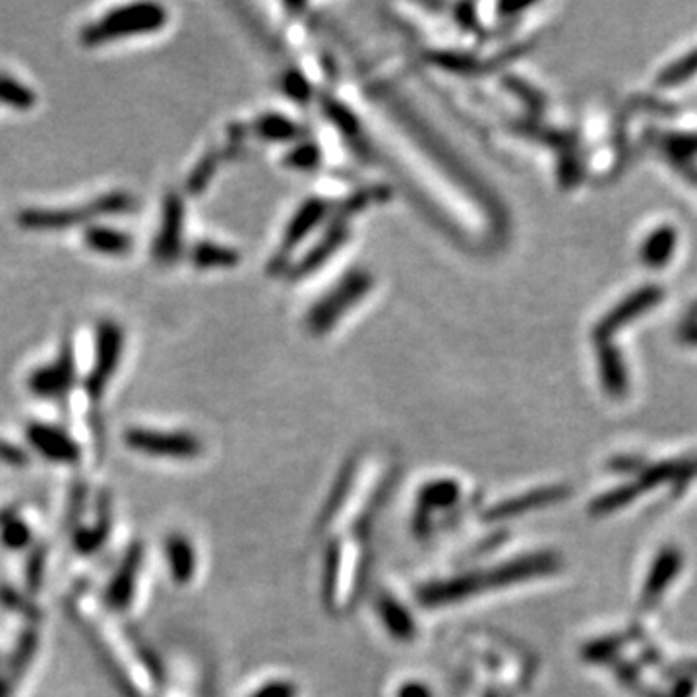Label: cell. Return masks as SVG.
<instances>
[{"label":"cell","instance_id":"f546056e","mask_svg":"<svg viewBox=\"0 0 697 697\" xmlns=\"http://www.w3.org/2000/svg\"><path fill=\"white\" fill-rule=\"evenodd\" d=\"M0 463L14 469H24L30 463V454L8 440H0Z\"/></svg>","mask_w":697,"mask_h":697},{"label":"cell","instance_id":"7402d4cb","mask_svg":"<svg viewBox=\"0 0 697 697\" xmlns=\"http://www.w3.org/2000/svg\"><path fill=\"white\" fill-rule=\"evenodd\" d=\"M461 488L452 479H438L421 488L419 492V506L421 516H428L432 510H446L452 508L459 500Z\"/></svg>","mask_w":697,"mask_h":697},{"label":"cell","instance_id":"2e32d148","mask_svg":"<svg viewBox=\"0 0 697 697\" xmlns=\"http://www.w3.org/2000/svg\"><path fill=\"white\" fill-rule=\"evenodd\" d=\"M82 241L90 252H95L99 256H111V258H121L132 252L134 239L126 231H121L111 225L103 223H93L84 229Z\"/></svg>","mask_w":697,"mask_h":697},{"label":"cell","instance_id":"5b68a950","mask_svg":"<svg viewBox=\"0 0 697 697\" xmlns=\"http://www.w3.org/2000/svg\"><path fill=\"white\" fill-rule=\"evenodd\" d=\"M374 279L366 270H353L347 273L334 289L324 295L308 312V330L312 334L322 335L330 332L335 322L353 306L363 301L364 295L372 289Z\"/></svg>","mask_w":697,"mask_h":697},{"label":"cell","instance_id":"e0dca14e","mask_svg":"<svg viewBox=\"0 0 697 697\" xmlns=\"http://www.w3.org/2000/svg\"><path fill=\"white\" fill-rule=\"evenodd\" d=\"M39 643H41V637H39V632L37 628L31 624L28 628H24L20 632V636L16 637V643H14V649L8 657V663H6V678L14 690V686H18L22 682V678L28 674L35 657H37V651H39Z\"/></svg>","mask_w":697,"mask_h":697},{"label":"cell","instance_id":"9a60e30c","mask_svg":"<svg viewBox=\"0 0 697 697\" xmlns=\"http://www.w3.org/2000/svg\"><path fill=\"white\" fill-rule=\"evenodd\" d=\"M113 529V510H111V496L107 492L99 494L97 500V519L90 527H78L72 533V546L78 554L90 556L95 554L101 546L107 543Z\"/></svg>","mask_w":697,"mask_h":697},{"label":"cell","instance_id":"277c9868","mask_svg":"<svg viewBox=\"0 0 697 697\" xmlns=\"http://www.w3.org/2000/svg\"><path fill=\"white\" fill-rule=\"evenodd\" d=\"M124 353V332L113 318H103L95 326V345L90 370L82 382L91 403H99L115 378Z\"/></svg>","mask_w":697,"mask_h":697},{"label":"cell","instance_id":"8992f818","mask_svg":"<svg viewBox=\"0 0 697 697\" xmlns=\"http://www.w3.org/2000/svg\"><path fill=\"white\" fill-rule=\"evenodd\" d=\"M78 384V363L72 335L62 337L61 347L51 363L33 368L26 380L31 395L49 401H64Z\"/></svg>","mask_w":697,"mask_h":697},{"label":"cell","instance_id":"4dcf8cb0","mask_svg":"<svg viewBox=\"0 0 697 697\" xmlns=\"http://www.w3.org/2000/svg\"><path fill=\"white\" fill-rule=\"evenodd\" d=\"M320 161V150L314 144H303L289 153V163L297 169H314Z\"/></svg>","mask_w":697,"mask_h":697},{"label":"cell","instance_id":"44dd1931","mask_svg":"<svg viewBox=\"0 0 697 697\" xmlns=\"http://www.w3.org/2000/svg\"><path fill=\"white\" fill-rule=\"evenodd\" d=\"M682 566V558L678 552L674 550H667L659 556V560L655 562L653 566V572L651 576L647 579L645 583V589H643V599L645 603H651L655 599L661 597V593L665 591V587H668V583L676 577L678 570Z\"/></svg>","mask_w":697,"mask_h":697},{"label":"cell","instance_id":"52a82bcc","mask_svg":"<svg viewBox=\"0 0 697 697\" xmlns=\"http://www.w3.org/2000/svg\"><path fill=\"white\" fill-rule=\"evenodd\" d=\"M363 552L359 543H334L326 558V591L328 603L335 610L347 607L353 599L361 574Z\"/></svg>","mask_w":697,"mask_h":697},{"label":"cell","instance_id":"ba28073f","mask_svg":"<svg viewBox=\"0 0 697 697\" xmlns=\"http://www.w3.org/2000/svg\"><path fill=\"white\" fill-rule=\"evenodd\" d=\"M124 444L140 454L171 459H192L202 454V444L190 432H165L132 426L124 432Z\"/></svg>","mask_w":697,"mask_h":697},{"label":"cell","instance_id":"cb8c5ba5","mask_svg":"<svg viewBox=\"0 0 697 697\" xmlns=\"http://www.w3.org/2000/svg\"><path fill=\"white\" fill-rule=\"evenodd\" d=\"M192 262L196 268H233L239 262V254L219 244L198 243L192 250Z\"/></svg>","mask_w":697,"mask_h":697},{"label":"cell","instance_id":"d6986e66","mask_svg":"<svg viewBox=\"0 0 697 697\" xmlns=\"http://www.w3.org/2000/svg\"><path fill=\"white\" fill-rule=\"evenodd\" d=\"M165 558L169 572L177 583H188L196 572V554L190 541L182 535H171L165 543Z\"/></svg>","mask_w":697,"mask_h":697},{"label":"cell","instance_id":"d4e9b609","mask_svg":"<svg viewBox=\"0 0 697 697\" xmlns=\"http://www.w3.org/2000/svg\"><path fill=\"white\" fill-rule=\"evenodd\" d=\"M0 541L10 550H24L31 546L33 533L24 519L12 512H4L0 514Z\"/></svg>","mask_w":697,"mask_h":697},{"label":"cell","instance_id":"4fadbf2b","mask_svg":"<svg viewBox=\"0 0 697 697\" xmlns=\"http://www.w3.org/2000/svg\"><path fill=\"white\" fill-rule=\"evenodd\" d=\"M568 488L564 486H546V488H537L531 490L527 494H521L510 500H502L494 506H490L485 512L486 521H502V519H510V517L523 516L531 510H539L550 506L562 498H566Z\"/></svg>","mask_w":697,"mask_h":697},{"label":"cell","instance_id":"ffe728a7","mask_svg":"<svg viewBox=\"0 0 697 697\" xmlns=\"http://www.w3.org/2000/svg\"><path fill=\"white\" fill-rule=\"evenodd\" d=\"M0 105L12 111L28 113L37 105V93L14 74L0 70Z\"/></svg>","mask_w":697,"mask_h":697},{"label":"cell","instance_id":"8fae6325","mask_svg":"<svg viewBox=\"0 0 697 697\" xmlns=\"http://www.w3.org/2000/svg\"><path fill=\"white\" fill-rule=\"evenodd\" d=\"M182 227H184V206L181 196L169 192L163 202V215L159 233L153 239L152 256L159 264L175 262L181 254Z\"/></svg>","mask_w":697,"mask_h":697},{"label":"cell","instance_id":"484cf974","mask_svg":"<svg viewBox=\"0 0 697 697\" xmlns=\"http://www.w3.org/2000/svg\"><path fill=\"white\" fill-rule=\"evenodd\" d=\"M0 605L24 616L30 622H39L43 612L31 601L30 593H22L10 585H0Z\"/></svg>","mask_w":697,"mask_h":697},{"label":"cell","instance_id":"7c38bea8","mask_svg":"<svg viewBox=\"0 0 697 697\" xmlns=\"http://www.w3.org/2000/svg\"><path fill=\"white\" fill-rule=\"evenodd\" d=\"M142 562H144V545L136 541L126 548L115 576L105 589L103 599H105V605L111 610L122 612L130 607L134 599V591H136L138 574L142 570Z\"/></svg>","mask_w":697,"mask_h":697},{"label":"cell","instance_id":"e575fe53","mask_svg":"<svg viewBox=\"0 0 697 697\" xmlns=\"http://www.w3.org/2000/svg\"><path fill=\"white\" fill-rule=\"evenodd\" d=\"M488 697H496V696H488Z\"/></svg>","mask_w":697,"mask_h":697},{"label":"cell","instance_id":"836d02e7","mask_svg":"<svg viewBox=\"0 0 697 697\" xmlns=\"http://www.w3.org/2000/svg\"><path fill=\"white\" fill-rule=\"evenodd\" d=\"M12 696V686L6 678V672L0 670V697H10Z\"/></svg>","mask_w":697,"mask_h":697},{"label":"cell","instance_id":"9c48e42d","mask_svg":"<svg viewBox=\"0 0 697 697\" xmlns=\"http://www.w3.org/2000/svg\"><path fill=\"white\" fill-rule=\"evenodd\" d=\"M697 475V459H686V461H672V463H663L659 467H653L649 471H645L636 483L632 485L622 486L614 492H610L607 496L599 498L593 504V514H608L612 510H616L618 506H624L628 502H632L637 498L636 494L655 488V486L670 483L676 479H688Z\"/></svg>","mask_w":697,"mask_h":697},{"label":"cell","instance_id":"30bf717a","mask_svg":"<svg viewBox=\"0 0 697 697\" xmlns=\"http://www.w3.org/2000/svg\"><path fill=\"white\" fill-rule=\"evenodd\" d=\"M26 440L31 450L47 461L59 465H76L82 459L80 444L59 426L31 421L26 426Z\"/></svg>","mask_w":697,"mask_h":697},{"label":"cell","instance_id":"603a6c76","mask_svg":"<svg viewBox=\"0 0 697 697\" xmlns=\"http://www.w3.org/2000/svg\"><path fill=\"white\" fill-rule=\"evenodd\" d=\"M347 235H349V231H347L345 223H343V221L335 223L334 227L330 229V233L308 252V256L301 262L299 272L297 273H299V275H304V273L314 272L316 268H320L322 262L328 260V258L334 254L335 250H337V246L345 243Z\"/></svg>","mask_w":697,"mask_h":697},{"label":"cell","instance_id":"4316f807","mask_svg":"<svg viewBox=\"0 0 697 697\" xmlns=\"http://www.w3.org/2000/svg\"><path fill=\"white\" fill-rule=\"evenodd\" d=\"M256 132L270 142H285L299 136L297 122H291L281 115H266L256 122Z\"/></svg>","mask_w":697,"mask_h":697},{"label":"cell","instance_id":"6da1fadb","mask_svg":"<svg viewBox=\"0 0 697 697\" xmlns=\"http://www.w3.org/2000/svg\"><path fill=\"white\" fill-rule=\"evenodd\" d=\"M558 566L560 560L554 554H533L486 572H471L465 576L428 583L419 591L417 597L425 607H444L485 593L488 589H498L525 579L552 574Z\"/></svg>","mask_w":697,"mask_h":697},{"label":"cell","instance_id":"5bb4252c","mask_svg":"<svg viewBox=\"0 0 697 697\" xmlns=\"http://www.w3.org/2000/svg\"><path fill=\"white\" fill-rule=\"evenodd\" d=\"M328 210H330L328 202H324L320 198H312V200L304 202L303 206L299 208V212L295 213V217L291 219V223L287 225L285 239L281 243V250H279L277 258L273 260V266H277V262H285V258L293 252V248L304 241L318 227V223L324 219Z\"/></svg>","mask_w":697,"mask_h":697},{"label":"cell","instance_id":"83f0119b","mask_svg":"<svg viewBox=\"0 0 697 697\" xmlns=\"http://www.w3.org/2000/svg\"><path fill=\"white\" fill-rule=\"evenodd\" d=\"M47 564H49V546H31L30 556L26 560V587L30 595L39 593V589L43 587Z\"/></svg>","mask_w":697,"mask_h":697},{"label":"cell","instance_id":"d6a6232c","mask_svg":"<svg viewBox=\"0 0 697 697\" xmlns=\"http://www.w3.org/2000/svg\"><path fill=\"white\" fill-rule=\"evenodd\" d=\"M395 697H432V692L421 682H407L397 690Z\"/></svg>","mask_w":697,"mask_h":697},{"label":"cell","instance_id":"ac0fdd59","mask_svg":"<svg viewBox=\"0 0 697 697\" xmlns=\"http://www.w3.org/2000/svg\"><path fill=\"white\" fill-rule=\"evenodd\" d=\"M376 608H378V614H380L382 624L386 626V630H388L395 639L409 641V639L415 637V634H417L415 620H413L411 612L403 607L395 597L388 595V593L380 595V597H378V603H376Z\"/></svg>","mask_w":697,"mask_h":697},{"label":"cell","instance_id":"7a4b0ae2","mask_svg":"<svg viewBox=\"0 0 697 697\" xmlns=\"http://www.w3.org/2000/svg\"><path fill=\"white\" fill-rule=\"evenodd\" d=\"M138 200L128 190H111L103 192L80 206H62V208H24L16 215V223L24 231L33 233H57L74 227H88L101 217L122 215L134 212Z\"/></svg>","mask_w":697,"mask_h":697},{"label":"cell","instance_id":"3957f363","mask_svg":"<svg viewBox=\"0 0 697 697\" xmlns=\"http://www.w3.org/2000/svg\"><path fill=\"white\" fill-rule=\"evenodd\" d=\"M169 20L167 10L155 2H132L122 4L101 18L86 24L80 31V43L88 49H95L107 43L122 39H132L140 35H150L165 28Z\"/></svg>","mask_w":697,"mask_h":697},{"label":"cell","instance_id":"f1b7e54d","mask_svg":"<svg viewBox=\"0 0 697 697\" xmlns=\"http://www.w3.org/2000/svg\"><path fill=\"white\" fill-rule=\"evenodd\" d=\"M86 502H88V486L80 481H76L70 490L68 496V506H66V516H64V527L68 531H76L80 527V519L84 516L86 510Z\"/></svg>","mask_w":697,"mask_h":697},{"label":"cell","instance_id":"1f68e13d","mask_svg":"<svg viewBox=\"0 0 697 697\" xmlns=\"http://www.w3.org/2000/svg\"><path fill=\"white\" fill-rule=\"evenodd\" d=\"M252 697H297V688L287 680H275L262 686Z\"/></svg>","mask_w":697,"mask_h":697}]
</instances>
